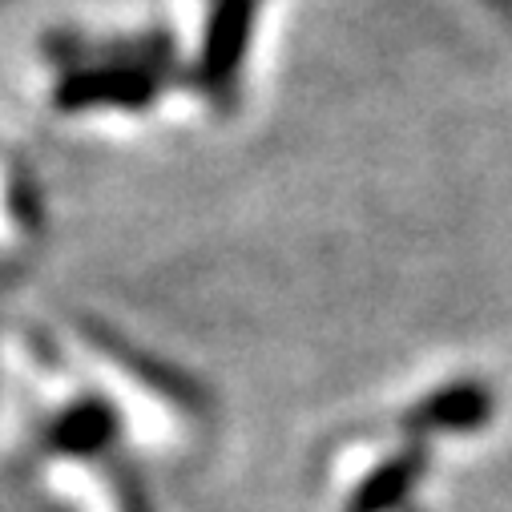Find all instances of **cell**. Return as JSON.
Returning a JSON list of instances; mask_svg holds the SVG:
<instances>
[{
	"label": "cell",
	"mask_w": 512,
	"mask_h": 512,
	"mask_svg": "<svg viewBox=\"0 0 512 512\" xmlns=\"http://www.w3.org/2000/svg\"><path fill=\"white\" fill-rule=\"evenodd\" d=\"M424 472H428V452L420 444H412V448L388 456L371 476H363V484L355 488V496L347 500L343 512H396L412 496V488L420 484Z\"/></svg>",
	"instance_id": "cell-6"
},
{
	"label": "cell",
	"mask_w": 512,
	"mask_h": 512,
	"mask_svg": "<svg viewBox=\"0 0 512 512\" xmlns=\"http://www.w3.org/2000/svg\"><path fill=\"white\" fill-rule=\"evenodd\" d=\"M162 73L134 69V65H81L65 69V77L53 89V101L61 113H89V109H146L162 93Z\"/></svg>",
	"instance_id": "cell-1"
},
{
	"label": "cell",
	"mask_w": 512,
	"mask_h": 512,
	"mask_svg": "<svg viewBox=\"0 0 512 512\" xmlns=\"http://www.w3.org/2000/svg\"><path fill=\"white\" fill-rule=\"evenodd\" d=\"M113 496H117V512H154V504L146 496V484L138 480L134 468H125V464L113 468Z\"/></svg>",
	"instance_id": "cell-8"
},
{
	"label": "cell",
	"mask_w": 512,
	"mask_h": 512,
	"mask_svg": "<svg viewBox=\"0 0 512 512\" xmlns=\"http://www.w3.org/2000/svg\"><path fill=\"white\" fill-rule=\"evenodd\" d=\"M492 392L480 379H456L448 388L424 396L408 416L404 432L408 436H432V432H476L492 420Z\"/></svg>",
	"instance_id": "cell-4"
},
{
	"label": "cell",
	"mask_w": 512,
	"mask_h": 512,
	"mask_svg": "<svg viewBox=\"0 0 512 512\" xmlns=\"http://www.w3.org/2000/svg\"><path fill=\"white\" fill-rule=\"evenodd\" d=\"M259 5L263 0H214L202 53L194 65V85L206 93H226L238 81V69L246 61L254 25H259Z\"/></svg>",
	"instance_id": "cell-2"
},
{
	"label": "cell",
	"mask_w": 512,
	"mask_h": 512,
	"mask_svg": "<svg viewBox=\"0 0 512 512\" xmlns=\"http://www.w3.org/2000/svg\"><path fill=\"white\" fill-rule=\"evenodd\" d=\"M49 512H61V508H49Z\"/></svg>",
	"instance_id": "cell-9"
},
{
	"label": "cell",
	"mask_w": 512,
	"mask_h": 512,
	"mask_svg": "<svg viewBox=\"0 0 512 512\" xmlns=\"http://www.w3.org/2000/svg\"><path fill=\"white\" fill-rule=\"evenodd\" d=\"M85 339H89L105 359H113L130 379L146 383V388H150L154 396H162L166 404H174V408H182V412H206V408H210L202 383H198L194 375H186V371H178V367L154 359L150 351H142V347H134V343L117 339V331L97 327V323H85Z\"/></svg>",
	"instance_id": "cell-3"
},
{
	"label": "cell",
	"mask_w": 512,
	"mask_h": 512,
	"mask_svg": "<svg viewBox=\"0 0 512 512\" xmlns=\"http://www.w3.org/2000/svg\"><path fill=\"white\" fill-rule=\"evenodd\" d=\"M117 428H121V416L105 396H81L53 416L45 432V448L53 456L93 460L109 452V444L117 440Z\"/></svg>",
	"instance_id": "cell-5"
},
{
	"label": "cell",
	"mask_w": 512,
	"mask_h": 512,
	"mask_svg": "<svg viewBox=\"0 0 512 512\" xmlns=\"http://www.w3.org/2000/svg\"><path fill=\"white\" fill-rule=\"evenodd\" d=\"M5 206H9V214H13L25 230H41V226H45L41 186H37V178L29 174L25 162H13V166H9V178H5Z\"/></svg>",
	"instance_id": "cell-7"
}]
</instances>
